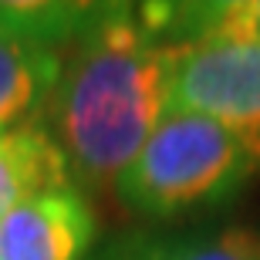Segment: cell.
Returning <instances> with one entry per match:
<instances>
[{
  "label": "cell",
  "instance_id": "6da1fadb",
  "mask_svg": "<svg viewBox=\"0 0 260 260\" xmlns=\"http://www.w3.org/2000/svg\"><path fill=\"white\" fill-rule=\"evenodd\" d=\"M176 58V44L128 17L102 14L78 30L48 108L71 179L88 189L115 186L169 112Z\"/></svg>",
  "mask_w": 260,
  "mask_h": 260
},
{
  "label": "cell",
  "instance_id": "7a4b0ae2",
  "mask_svg": "<svg viewBox=\"0 0 260 260\" xmlns=\"http://www.w3.org/2000/svg\"><path fill=\"white\" fill-rule=\"evenodd\" d=\"M253 173L257 166L230 128L193 112H166L115 179V193L139 216L173 220L230 203Z\"/></svg>",
  "mask_w": 260,
  "mask_h": 260
},
{
  "label": "cell",
  "instance_id": "3957f363",
  "mask_svg": "<svg viewBox=\"0 0 260 260\" xmlns=\"http://www.w3.org/2000/svg\"><path fill=\"white\" fill-rule=\"evenodd\" d=\"M169 112L220 122L260 169V34L230 17L206 38L179 44Z\"/></svg>",
  "mask_w": 260,
  "mask_h": 260
},
{
  "label": "cell",
  "instance_id": "277c9868",
  "mask_svg": "<svg viewBox=\"0 0 260 260\" xmlns=\"http://www.w3.org/2000/svg\"><path fill=\"white\" fill-rule=\"evenodd\" d=\"M95 230V213L78 189L34 196L0 220V260H85Z\"/></svg>",
  "mask_w": 260,
  "mask_h": 260
},
{
  "label": "cell",
  "instance_id": "5b68a950",
  "mask_svg": "<svg viewBox=\"0 0 260 260\" xmlns=\"http://www.w3.org/2000/svg\"><path fill=\"white\" fill-rule=\"evenodd\" d=\"M61 68V48H51L0 20V135L38 122L48 125Z\"/></svg>",
  "mask_w": 260,
  "mask_h": 260
},
{
  "label": "cell",
  "instance_id": "8992f818",
  "mask_svg": "<svg viewBox=\"0 0 260 260\" xmlns=\"http://www.w3.org/2000/svg\"><path fill=\"white\" fill-rule=\"evenodd\" d=\"M68 186V159L44 122L0 135V220L20 203Z\"/></svg>",
  "mask_w": 260,
  "mask_h": 260
},
{
  "label": "cell",
  "instance_id": "52a82bcc",
  "mask_svg": "<svg viewBox=\"0 0 260 260\" xmlns=\"http://www.w3.org/2000/svg\"><path fill=\"white\" fill-rule=\"evenodd\" d=\"M0 20L51 48H64L85 27L88 0H0Z\"/></svg>",
  "mask_w": 260,
  "mask_h": 260
},
{
  "label": "cell",
  "instance_id": "ba28073f",
  "mask_svg": "<svg viewBox=\"0 0 260 260\" xmlns=\"http://www.w3.org/2000/svg\"><path fill=\"white\" fill-rule=\"evenodd\" d=\"M142 260H260V233L250 226L226 230L183 243H142Z\"/></svg>",
  "mask_w": 260,
  "mask_h": 260
},
{
  "label": "cell",
  "instance_id": "9c48e42d",
  "mask_svg": "<svg viewBox=\"0 0 260 260\" xmlns=\"http://www.w3.org/2000/svg\"><path fill=\"white\" fill-rule=\"evenodd\" d=\"M179 7H183V0H88V20L102 17V14L128 17L145 34H152L155 41H166L169 44L176 17H179Z\"/></svg>",
  "mask_w": 260,
  "mask_h": 260
},
{
  "label": "cell",
  "instance_id": "30bf717a",
  "mask_svg": "<svg viewBox=\"0 0 260 260\" xmlns=\"http://www.w3.org/2000/svg\"><path fill=\"white\" fill-rule=\"evenodd\" d=\"M250 4L253 0H183L169 44H176V48L179 44H193V41L213 34L220 24H226L233 14H240Z\"/></svg>",
  "mask_w": 260,
  "mask_h": 260
},
{
  "label": "cell",
  "instance_id": "8fae6325",
  "mask_svg": "<svg viewBox=\"0 0 260 260\" xmlns=\"http://www.w3.org/2000/svg\"><path fill=\"white\" fill-rule=\"evenodd\" d=\"M233 17L243 20V24H247V27H250L253 34H260V0H253L250 7H243L240 14H233Z\"/></svg>",
  "mask_w": 260,
  "mask_h": 260
},
{
  "label": "cell",
  "instance_id": "7c38bea8",
  "mask_svg": "<svg viewBox=\"0 0 260 260\" xmlns=\"http://www.w3.org/2000/svg\"><path fill=\"white\" fill-rule=\"evenodd\" d=\"M105 260H142V243H128V247L115 250L112 257H105Z\"/></svg>",
  "mask_w": 260,
  "mask_h": 260
}]
</instances>
